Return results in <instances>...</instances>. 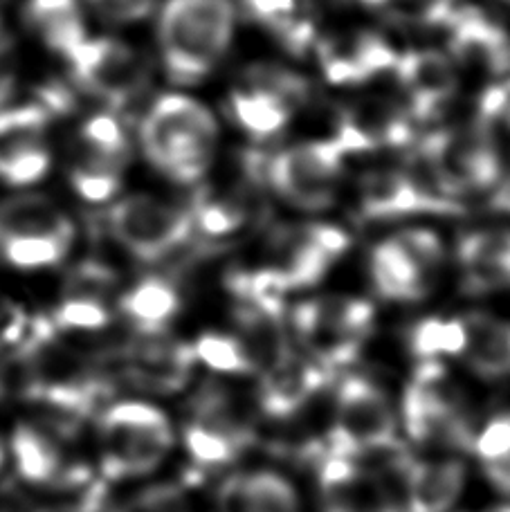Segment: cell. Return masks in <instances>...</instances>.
Wrapping results in <instances>:
<instances>
[{
	"label": "cell",
	"mask_w": 510,
	"mask_h": 512,
	"mask_svg": "<svg viewBox=\"0 0 510 512\" xmlns=\"http://www.w3.org/2000/svg\"><path fill=\"white\" fill-rule=\"evenodd\" d=\"M140 144L160 173L180 185H196L212 169L218 124L212 111L198 99L167 93L144 113Z\"/></svg>",
	"instance_id": "obj_1"
},
{
	"label": "cell",
	"mask_w": 510,
	"mask_h": 512,
	"mask_svg": "<svg viewBox=\"0 0 510 512\" xmlns=\"http://www.w3.org/2000/svg\"><path fill=\"white\" fill-rule=\"evenodd\" d=\"M234 21L232 0H167L162 5L158 43L173 84H200L221 63L230 50Z\"/></svg>",
	"instance_id": "obj_2"
},
{
	"label": "cell",
	"mask_w": 510,
	"mask_h": 512,
	"mask_svg": "<svg viewBox=\"0 0 510 512\" xmlns=\"http://www.w3.org/2000/svg\"><path fill=\"white\" fill-rule=\"evenodd\" d=\"M409 171L436 194L461 203V198L495 187L502 176V158L493 131L475 122L432 133L421 144L414 169Z\"/></svg>",
	"instance_id": "obj_3"
},
{
	"label": "cell",
	"mask_w": 510,
	"mask_h": 512,
	"mask_svg": "<svg viewBox=\"0 0 510 512\" xmlns=\"http://www.w3.org/2000/svg\"><path fill=\"white\" fill-rule=\"evenodd\" d=\"M173 445L169 416L151 402H117L99 418V463L108 481L147 477L165 463Z\"/></svg>",
	"instance_id": "obj_4"
},
{
	"label": "cell",
	"mask_w": 510,
	"mask_h": 512,
	"mask_svg": "<svg viewBox=\"0 0 510 512\" xmlns=\"http://www.w3.org/2000/svg\"><path fill=\"white\" fill-rule=\"evenodd\" d=\"M376 310L367 299L351 295H322L297 304L290 328L302 353L317 367L335 373L349 367L373 333Z\"/></svg>",
	"instance_id": "obj_5"
},
{
	"label": "cell",
	"mask_w": 510,
	"mask_h": 512,
	"mask_svg": "<svg viewBox=\"0 0 510 512\" xmlns=\"http://www.w3.org/2000/svg\"><path fill=\"white\" fill-rule=\"evenodd\" d=\"M351 239L333 225H286L270 234L266 256L257 268L245 270L263 290L286 297L320 283L333 263L349 250Z\"/></svg>",
	"instance_id": "obj_6"
},
{
	"label": "cell",
	"mask_w": 510,
	"mask_h": 512,
	"mask_svg": "<svg viewBox=\"0 0 510 512\" xmlns=\"http://www.w3.org/2000/svg\"><path fill=\"white\" fill-rule=\"evenodd\" d=\"M403 427L409 441L445 450H472L475 429L459 384L439 360L418 364L403 393Z\"/></svg>",
	"instance_id": "obj_7"
},
{
	"label": "cell",
	"mask_w": 510,
	"mask_h": 512,
	"mask_svg": "<svg viewBox=\"0 0 510 512\" xmlns=\"http://www.w3.org/2000/svg\"><path fill=\"white\" fill-rule=\"evenodd\" d=\"M182 443L189 459L200 468H223L234 463L254 443V423L248 407L221 382H205L182 423Z\"/></svg>",
	"instance_id": "obj_8"
},
{
	"label": "cell",
	"mask_w": 510,
	"mask_h": 512,
	"mask_svg": "<svg viewBox=\"0 0 510 512\" xmlns=\"http://www.w3.org/2000/svg\"><path fill=\"white\" fill-rule=\"evenodd\" d=\"M398 450V418L387 391L362 373L342 378L335 391L329 452L362 461Z\"/></svg>",
	"instance_id": "obj_9"
},
{
	"label": "cell",
	"mask_w": 510,
	"mask_h": 512,
	"mask_svg": "<svg viewBox=\"0 0 510 512\" xmlns=\"http://www.w3.org/2000/svg\"><path fill=\"white\" fill-rule=\"evenodd\" d=\"M443 265V241L439 234L423 227L380 241L369 259L373 288L394 304H418L430 297L441 279Z\"/></svg>",
	"instance_id": "obj_10"
},
{
	"label": "cell",
	"mask_w": 510,
	"mask_h": 512,
	"mask_svg": "<svg viewBox=\"0 0 510 512\" xmlns=\"http://www.w3.org/2000/svg\"><path fill=\"white\" fill-rule=\"evenodd\" d=\"M346 153L326 137L288 146L263 164V180L288 205L322 212L338 198Z\"/></svg>",
	"instance_id": "obj_11"
},
{
	"label": "cell",
	"mask_w": 510,
	"mask_h": 512,
	"mask_svg": "<svg viewBox=\"0 0 510 512\" xmlns=\"http://www.w3.org/2000/svg\"><path fill=\"white\" fill-rule=\"evenodd\" d=\"M308 97V81L275 63H259L245 72L230 93L232 120L254 140H270L293 120Z\"/></svg>",
	"instance_id": "obj_12"
},
{
	"label": "cell",
	"mask_w": 510,
	"mask_h": 512,
	"mask_svg": "<svg viewBox=\"0 0 510 512\" xmlns=\"http://www.w3.org/2000/svg\"><path fill=\"white\" fill-rule=\"evenodd\" d=\"M108 232L133 259L156 263L182 248L194 234L189 212L149 194H133L108 212Z\"/></svg>",
	"instance_id": "obj_13"
},
{
	"label": "cell",
	"mask_w": 510,
	"mask_h": 512,
	"mask_svg": "<svg viewBox=\"0 0 510 512\" xmlns=\"http://www.w3.org/2000/svg\"><path fill=\"white\" fill-rule=\"evenodd\" d=\"M72 79L122 113L147 93L151 70L140 52L117 39H86L68 57Z\"/></svg>",
	"instance_id": "obj_14"
},
{
	"label": "cell",
	"mask_w": 510,
	"mask_h": 512,
	"mask_svg": "<svg viewBox=\"0 0 510 512\" xmlns=\"http://www.w3.org/2000/svg\"><path fill=\"white\" fill-rule=\"evenodd\" d=\"M358 212L367 221H394L418 214L454 216L466 209L436 194L409 169H373L358 185Z\"/></svg>",
	"instance_id": "obj_15"
},
{
	"label": "cell",
	"mask_w": 510,
	"mask_h": 512,
	"mask_svg": "<svg viewBox=\"0 0 510 512\" xmlns=\"http://www.w3.org/2000/svg\"><path fill=\"white\" fill-rule=\"evenodd\" d=\"M194 346L165 335L138 337L122 355V373L135 389L171 396L187 387L196 369Z\"/></svg>",
	"instance_id": "obj_16"
},
{
	"label": "cell",
	"mask_w": 510,
	"mask_h": 512,
	"mask_svg": "<svg viewBox=\"0 0 510 512\" xmlns=\"http://www.w3.org/2000/svg\"><path fill=\"white\" fill-rule=\"evenodd\" d=\"M394 72L407 95V111L416 122H434L457 95V66L439 50H409L400 54Z\"/></svg>",
	"instance_id": "obj_17"
},
{
	"label": "cell",
	"mask_w": 510,
	"mask_h": 512,
	"mask_svg": "<svg viewBox=\"0 0 510 512\" xmlns=\"http://www.w3.org/2000/svg\"><path fill=\"white\" fill-rule=\"evenodd\" d=\"M450 59L481 77L510 72V34L477 7H457L450 18Z\"/></svg>",
	"instance_id": "obj_18"
},
{
	"label": "cell",
	"mask_w": 510,
	"mask_h": 512,
	"mask_svg": "<svg viewBox=\"0 0 510 512\" xmlns=\"http://www.w3.org/2000/svg\"><path fill=\"white\" fill-rule=\"evenodd\" d=\"M317 483L322 512H400L385 483L349 456L326 454Z\"/></svg>",
	"instance_id": "obj_19"
},
{
	"label": "cell",
	"mask_w": 510,
	"mask_h": 512,
	"mask_svg": "<svg viewBox=\"0 0 510 512\" xmlns=\"http://www.w3.org/2000/svg\"><path fill=\"white\" fill-rule=\"evenodd\" d=\"M412 115L387 99H364L342 108L333 140L346 155L398 149L412 142Z\"/></svg>",
	"instance_id": "obj_20"
},
{
	"label": "cell",
	"mask_w": 510,
	"mask_h": 512,
	"mask_svg": "<svg viewBox=\"0 0 510 512\" xmlns=\"http://www.w3.org/2000/svg\"><path fill=\"white\" fill-rule=\"evenodd\" d=\"M317 57H320L324 77L331 84L360 86L382 72L394 70L398 54L380 34L353 30L326 36L324 41L317 43Z\"/></svg>",
	"instance_id": "obj_21"
},
{
	"label": "cell",
	"mask_w": 510,
	"mask_h": 512,
	"mask_svg": "<svg viewBox=\"0 0 510 512\" xmlns=\"http://www.w3.org/2000/svg\"><path fill=\"white\" fill-rule=\"evenodd\" d=\"M329 376V371L317 367L304 353L290 349L284 358L259 373V409L277 420L295 416L320 393Z\"/></svg>",
	"instance_id": "obj_22"
},
{
	"label": "cell",
	"mask_w": 510,
	"mask_h": 512,
	"mask_svg": "<svg viewBox=\"0 0 510 512\" xmlns=\"http://www.w3.org/2000/svg\"><path fill=\"white\" fill-rule=\"evenodd\" d=\"M12 241H75V225L63 209L39 194H21L0 203V245Z\"/></svg>",
	"instance_id": "obj_23"
},
{
	"label": "cell",
	"mask_w": 510,
	"mask_h": 512,
	"mask_svg": "<svg viewBox=\"0 0 510 512\" xmlns=\"http://www.w3.org/2000/svg\"><path fill=\"white\" fill-rule=\"evenodd\" d=\"M463 288L475 295L510 288V230H475L457 245Z\"/></svg>",
	"instance_id": "obj_24"
},
{
	"label": "cell",
	"mask_w": 510,
	"mask_h": 512,
	"mask_svg": "<svg viewBox=\"0 0 510 512\" xmlns=\"http://www.w3.org/2000/svg\"><path fill=\"white\" fill-rule=\"evenodd\" d=\"M216 512H302L299 495L284 474L252 470L227 477L216 495Z\"/></svg>",
	"instance_id": "obj_25"
},
{
	"label": "cell",
	"mask_w": 510,
	"mask_h": 512,
	"mask_svg": "<svg viewBox=\"0 0 510 512\" xmlns=\"http://www.w3.org/2000/svg\"><path fill=\"white\" fill-rule=\"evenodd\" d=\"M461 459H421L405 468V512H450L466 488Z\"/></svg>",
	"instance_id": "obj_26"
},
{
	"label": "cell",
	"mask_w": 510,
	"mask_h": 512,
	"mask_svg": "<svg viewBox=\"0 0 510 512\" xmlns=\"http://www.w3.org/2000/svg\"><path fill=\"white\" fill-rule=\"evenodd\" d=\"M12 456L18 474L39 486H52V483L68 486V483H81L86 479V470L70 463L63 447L48 432H41L32 425L16 427Z\"/></svg>",
	"instance_id": "obj_27"
},
{
	"label": "cell",
	"mask_w": 510,
	"mask_h": 512,
	"mask_svg": "<svg viewBox=\"0 0 510 512\" xmlns=\"http://www.w3.org/2000/svg\"><path fill=\"white\" fill-rule=\"evenodd\" d=\"M117 308L138 337L165 335L180 315L182 295L173 281L147 277L124 292Z\"/></svg>",
	"instance_id": "obj_28"
},
{
	"label": "cell",
	"mask_w": 510,
	"mask_h": 512,
	"mask_svg": "<svg viewBox=\"0 0 510 512\" xmlns=\"http://www.w3.org/2000/svg\"><path fill=\"white\" fill-rule=\"evenodd\" d=\"M257 196L248 185L225 189H200L191 203V225L212 239H225L241 232L254 221Z\"/></svg>",
	"instance_id": "obj_29"
},
{
	"label": "cell",
	"mask_w": 510,
	"mask_h": 512,
	"mask_svg": "<svg viewBox=\"0 0 510 512\" xmlns=\"http://www.w3.org/2000/svg\"><path fill=\"white\" fill-rule=\"evenodd\" d=\"M245 12L284 48L302 57L317 41L315 0H243Z\"/></svg>",
	"instance_id": "obj_30"
},
{
	"label": "cell",
	"mask_w": 510,
	"mask_h": 512,
	"mask_svg": "<svg viewBox=\"0 0 510 512\" xmlns=\"http://www.w3.org/2000/svg\"><path fill=\"white\" fill-rule=\"evenodd\" d=\"M25 21L39 30L45 45L63 59L88 39L79 0H27Z\"/></svg>",
	"instance_id": "obj_31"
},
{
	"label": "cell",
	"mask_w": 510,
	"mask_h": 512,
	"mask_svg": "<svg viewBox=\"0 0 510 512\" xmlns=\"http://www.w3.org/2000/svg\"><path fill=\"white\" fill-rule=\"evenodd\" d=\"M468 346L463 360L481 378L510 376V322L488 315L466 317Z\"/></svg>",
	"instance_id": "obj_32"
},
{
	"label": "cell",
	"mask_w": 510,
	"mask_h": 512,
	"mask_svg": "<svg viewBox=\"0 0 510 512\" xmlns=\"http://www.w3.org/2000/svg\"><path fill=\"white\" fill-rule=\"evenodd\" d=\"M468 346L466 317H427L409 333V349L421 362L463 358Z\"/></svg>",
	"instance_id": "obj_33"
},
{
	"label": "cell",
	"mask_w": 510,
	"mask_h": 512,
	"mask_svg": "<svg viewBox=\"0 0 510 512\" xmlns=\"http://www.w3.org/2000/svg\"><path fill=\"white\" fill-rule=\"evenodd\" d=\"M124 167L126 162L84 149L70 171V185L88 203H106L120 191Z\"/></svg>",
	"instance_id": "obj_34"
},
{
	"label": "cell",
	"mask_w": 510,
	"mask_h": 512,
	"mask_svg": "<svg viewBox=\"0 0 510 512\" xmlns=\"http://www.w3.org/2000/svg\"><path fill=\"white\" fill-rule=\"evenodd\" d=\"M50 149L43 140L3 142L0 146V180L9 187H30L48 176Z\"/></svg>",
	"instance_id": "obj_35"
},
{
	"label": "cell",
	"mask_w": 510,
	"mask_h": 512,
	"mask_svg": "<svg viewBox=\"0 0 510 512\" xmlns=\"http://www.w3.org/2000/svg\"><path fill=\"white\" fill-rule=\"evenodd\" d=\"M191 346L196 362L205 364L209 371L221 376H257L248 351L234 333H203Z\"/></svg>",
	"instance_id": "obj_36"
},
{
	"label": "cell",
	"mask_w": 510,
	"mask_h": 512,
	"mask_svg": "<svg viewBox=\"0 0 510 512\" xmlns=\"http://www.w3.org/2000/svg\"><path fill=\"white\" fill-rule=\"evenodd\" d=\"M84 149L106 155V158L129 162L131 142L117 113H97L81 126Z\"/></svg>",
	"instance_id": "obj_37"
},
{
	"label": "cell",
	"mask_w": 510,
	"mask_h": 512,
	"mask_svg": "<svg viewBox=\"0 0 510 512\" xmlns=\"http://www.w3.org/2000/svg\"><path fill=\"white\" fill-rule=\"evenodd\" d=\"M380 12L396 25L430 30L441 25L448 27L450 18L457 12V3L454 0H389Z\"/></svg>",
	"instance_id": "obj_38"
},
{
	"label": "cell",
	"mask_w": 510,
	"mask_h": 512,
	"mask_svg": "<svg viewBox=\"0 0 510 512\" xmlns=\"http://www.w3.org/2000/svg\"><path fill=\"white\" fill-rule=\"evenodd\" d=\"M108 324H111V308H108V301L75 295H63L57 308V315L52 319V326L79 333L102 331Z\"/></svg>",
	"instance_id": "obj_39"
},
{
	"label": "cell",
	"mask_w": 510,
	"mask_h": 512,
	"mask_svg": "<svg viewBox=\"0 0 510 512\" xmlns=\"http://www.w3.org/2000/svg\"><path fill=\"white\" fill-rule=\"evenodd\" d=\"M50 120V111L36 99L14 108H0V142L43 140Z\"/></svg>",
	"instance_id": "obj_40"
},
{
	"label": "cell",
	"mask_w": 510,
	"mask_h": 512,
	"mask_svg": "<svg viewBox=\"0 0 510 512\" xmlns=\"http://www.w3.org/2000/svg\"><path fill=\"white\" fill-rule=\"evenodd\" d=\"M70 248L61 241H12L0 245V256L18 270H43L66 259Z\"/></svg>",
	"instance_id": "obj_41"
},
{
	"label": "cell",
	"mask_w": 510,
	"mask_h": 512,
	"mask_svg": "<svg viewBox=\"0 0 510 512\" xmlns=\"http://www.w3.org/2000/svg\"><path fill=\"white\" fill-rule=\"evenodd\" d=\"M117 512H189L187 499L180 488L171 483L162 486H151L131 497Z\"/></svg>",
	"instance_id": "obj_42"
},
{
	"label": "cell",
	"mask_w": 510,
	"mask_h": 512,
	"mask_svg": "<svg viewBox=\"0 0 510 512\" xmlns=\"http://www.w3.org/2000/svg\"><path fill=\"white\" fill-rule=\"evenodd\" d=\"M104 21L113 25H131L149 18L156 0H88Z\"/></svg>",
	"instance_id": "obj_43"
},
{
	"label": "cell",
	"mask_w": 510,
	"mask_h": 512,
	"mask_svg": "<svg viewBox=\"0 0 510 512\" xmlns=\"http://www.w3.org/2000/svg\"><path fill=\"white\" fill-rule=\"evenodd\" d=\"M14 86H16L14 72L5 66L3 61H0V108H5V104L12 99Z\"/></svg>",
	"instance_id": "obj_44"
},
{
	"label": "cell",
	"mask_w": 510,
	"mask_h": 512,
	"mask_svg": "<svg viewBox=\"0 0 510 512\" xmlns=\"http://www.w3.org/2000/svg\"><path fill=\"white\" fill-rule=\"evenodd\" d=\"M99 501H102V492L95 488V490H90V495H86L84 501H81V504H77V506L59 508V510H45V512H97Z\"/></svg>",
	"instance_id": "obj_45"
},
{
	"label": "cell",
	"mask_w": 510,
	"mask_h": 512,
	"mask_svg": "<svg viewBox=\"0 0 510 512\" xmlns=\"http://www.w3.org/2000/svg\"><path fill=\"white\" fill-rule=\"evenodd\" d=\"M9 48H12V39H9V34L5 32L3 23H0V59L5 57V54L9 52Z\"/></svg>",
	"instance_id": "obj_46"
},
{
	"label": "cell",
	"mask_w": 510,
	"mask_h": 512,
	"mask_svg": "<svg viewBox=\"0 0 510 512\" xmlns=\"http://www.w3.org/2000/svg\"><path fill=\"white\" fill-rule=\"evenodd\" d=\"M497 203H499V207L506 209V212H510V185H508V187L502 191V194H499Z\"/></svg>",
	"instance_id": "obj_47"
},
{
	"label": "cell",
	"mask_w": 510,
	"mask_h": 512,
	"mask_svg": "<svg viewBox=\"0 0 510 512\" xmlns=\"http://www.w3.org/2000/svg\"><path fill=\"white\" fill-rule=\"evenodd\" d=\"M360 3L367 5V7H373V9H382L389 3V0H360Z\"/></svg>",
	"instance_id": "obj_48"
},
{
	"label": "cell",
	"mask_w": 510,
	"mask_h": 512,
	"mask_svg": "<svg viewBox=\"0 0 510 512\" xmlns=\"http://www.w3.org/2000/svg\"><path fill=\"white\" fill-rule=\"evenodd\" d=\"M484 512H510V506H497V508H490Z\"/></svg>",
	"instance_id": "obj_49"
},
{
	"label": "cell",
	"mask_w": 510,
	"mask_h": 512,
	"mask_svg": "<svg viewBox=\"0 0 510 512\" xmlns=\"http://www.w3.org/2000/svg\"><path fill=\"white\" fill-rule=\"evenodd\" d=\"M3 463H5V447L0 443V468H3Z\"/></svg>",
	"instance_id": "obj_50"
},
{
	"label": "cell",
	"mask_w": 510,
	"mask_h": 512,
	"mask_svg": "<svg viewBox=\"0 0 510 512\" xmlns=\"http://www.w3.org/2000/svg\"><path fill=\"white\" fill-rule=\"evenodd\" d=\"M506 3H508V5H510V0H506Z\"/></svg>",
	"instance_id": "obj_51"
},
{
	"label": "cell",
	"mask_w": 510,
	"mask_h": 512,
	"mask_svg": "<svg viewBox=\"0 0 510 512\" xmlns=\"http://www.w3.org/2000/svg\"><path fill=\"white\" fill-rule=\"evenodd\" d=\"M0 389H3V387H0Z\"/></svg>",
	"instance_id": "obj_52"
}]
</instances>
